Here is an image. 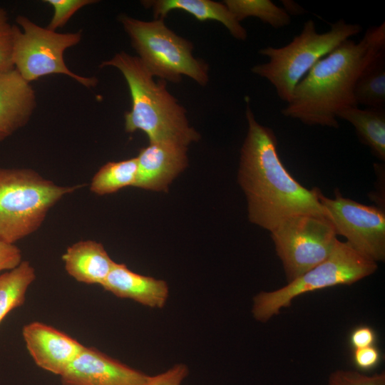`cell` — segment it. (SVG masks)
<instances>
[{"label": "cell", "mask_w": 385, "mask_h": 385, "mask_svg": "<svg viewBox=\"0 0 385 385\" xmlns=\"http://www.w3.org/2000/svg\"><path fill=\"white\" fill-rule=\"evenodd\" d=\"M245 115L248 130L238 182L247 197L250 221L270 232L293 215H326L318 198L319 189L306 188L288 172L279 156L274 132L258 123L248 103Z\"/></svg>", "instance_id": "1"}, {"label": "cell", "mask_w": 385, "mask_h": 385, "mask_svg": "<svg viewBox=\"0 0 385 385\" xmlns=\"http://www.w3.org/2000/svg\"><path fill=\"white\" fill-rule=\"evenodd\" d=\"M385 56V23L369 28L359 41L347 39L319 60L295 87L282 110L307 125L338 128L337 114L358 106L355 84L374 62Z\"/></svg>", "instance_id": "2"}, {"label": "cell", "mask_w": 385, "mask_h": 385, "mask_svg": "<svg viewBox=\"0 0 385 385\" xmlns=\"http://www.w3.org/2000/svg\"><path fill=\"white\" fill-rule=\"evenodd\" d=\"M105 66L117 68L129 88L132 107L125 113L126 132L142 130L150 143L188 147L199 140V133L189 125L185 110L167 90L166 81H155L138 56L120 52L100 65Z\"/></svg>", "instance_id": "3"}, {"label": "cell", "mask_w": 385, "mask_h": 385, "mask_svg": "<svg viewBox=\"0 0 385 385\" xmlns=\"http://www.w3.org/2000/svg\"><path fill=\"white\" fill-rule=\"evenodd\" d=\"M361 30V25L341 19L327 31L318 33L315 22L309 19L304 24L300 34L287 45L261 48L259 53L269 61L254 66L252 72L267 80L278 97L288 103L295 87L319 60Z\"/></svg>", "instance_id": "4"}, {"label": "cell", "mask_w": 385, "mask_h": 385, "mask_svg": "<svg viewBox=\"0 0 385 385\" xmlns=\"http://www.w3.org/2000/svg\"><path fill=\"white\" fill-rule=\"evenodd\" d=\"M81 185L62 186L29 168H0V240L16 242L36 231L47 213Z\"/></svg>", "instance_id": "5"}, {"label": "cell", "mask_w": 385, "mask_h": 385, "mask_svg": "<svg viewBox=\"0 0 385 385\" xmlns=\"http://www.w3.org/2000/svg\"><path fill=\"white\" fill-rule=\"evenodd\" d=\"M119 21L138 57L153 76L178 83L184 75L202 86L207 83V65L192 56V43L169 29L163 19L145 21L122 14Z\"/></svg>", "instance_id": "6"}, {"label": "cell", "mask_w": 385, "mask_h": 385, "mask_svg": "<svg viewBox=\"0 0 385 385\" xmlns=\"http://www.w3.org/2000/svg\"><path fill=\"white\" fill-rule=\"evenodd\" d=\"M377 263L338 240L329 256L287 285L271 292H261L253 298L252 313L266 322L290 306L297 297L337 285H349L376 272Z\"/></svg>", "instance_id": "7"}, {"label": "cell", "mask_w": 385, "mask_h": 385, "mask_svg": "<svg viewBox=\"0 0 385 385\" xmlns=\"http://www.w3.org/2000/svg\"><path fill=\"white\" fill-rule=\"evenodd\" d=\"M13 61L14 68L29 83L50 74H63L87 88L94 87L95 77H84L73 73L65 63V51L81 40V31L61 34L43 28L28 17L19 15Z\"/></svg>", "instance_id": "8"}, {"label": "cell", "mask_w": 385, "mask_h": 385, "mask_svg": "<svg viewBox=\"0 0 385 385\" xmlns=\"http://www.w3.org/2000/svg\"><path fill=\"white\" fill-rule=\"evenodd\" d=\"M270 233L287 282L324 261L338 241L329 219L316 214L291 216Z\"/></svg>", "instance_id": "9"}, {"label": "cell", "mask_w": 385, "mask_h": 385, "mask_svg": "<svg viewBox=\"0 0 385 385\" xmlns=\"http://www.w3.org/2000/svg\"><path fill=\"white\" fill-rule=\"evenodd\" d=\"M318 198L337 235L344 236L356 251L374 262L384 261V208L344 197L338 189L334 198L319 190Z\"/></svg>", "instance_id": "10"}, {"label": "cell", "mask_w": 385, "mask_h": 385, "mask_svg": "<svg viewBox=\"0 0 385 385\" xmlns=\"http://www.w3.org/2000/svg\"><path fill=\"white\" fill-rule=\"evenodd\" d=\"M148 376L95 347L86 346L60 376L61 385H144Z\"/></svg>", "instance_id": "11"}, {"label": "cell", "mask_w": 385, "mask_h": 385, "mask_svg": "<svg viewBox=\"0 0 385 385\" xmlns=\"http://www.w3.org/2000/svg\"><path fill=\"white\" fill-rule=\"evenodd\" d=\"M22 335L35 364L58 376L67 369L85 346L67 334L40 322L24 325Z\"/></svg>", "instance_id": "12"}, {"label": "cell", "mask_w": 385, "mask_h": 385, "mask_svg": "<svg viewBox=\"0 0 385 385\" xmlns=\"http://www.w3.org/2000/svg\"><path fill=\"white\" fill-rule=\"evenodd\" d=\"M187 147L169 143H150L137 159L133 187L165 191L169 184L188 165Z\"/></svg>", "instance_id": "13"}, {"label": "cell", "mask_w": 385, "mask_h": 385, "mask_svg": "<svg viewBox=\"0 0 385 385\" xmlns=\"http://www.w3.org/2000/svg\"><path fill=\"white\" fill-rule=\"evenodd\" d=\"M36 106L34 90L16 68L0 73V142L25 125Z\"/></svg>", "instance_id": "14"}, {"label": "cell", "mask_w": 385, "mask_h": 385, "mask_svg": "<svg viewBox=\"0 0 385 385\" xmlns=\"http://www.w3.org/2000/svg\"><path fill=\"white\" fill-rule=\"evenodd\" d=\"M101 287L117 297L130 299L150 308H163L169 295L165 281L140 274L115 262Z\"/></svg>", "instance_id": "15"}, {"label": "cell", "mask_w": 385, "mask_h": 385, "mask_svg": "<svg viewBox=\"0 0 385 385\" xmlns=\"http://www.w3.org/2000/svg\"><path fill=\"white\" fill-rule=\"evenodd\" d=\"M62 260L67 273L77 282L100 286L115 263L101 242L90 240L68 247Z\"/></svg>", "instance_id": "16"}, {"label": "cell", "mask_w": 385, "mask_h": 385, "mask_svg": "<svg viewBox=\"0 0 385 385\" xmlns=\"http://www.w3.org/2000/svg\"><path fill=\"white\" fill-rule=\"evenodd\" d=\"M146 8L152 9L156 19H162L172 10H182L199 21H216L222 24L235 38L245 41L246 29L235 18L224 3L211 0H153L145 1Z\"/></svg>", "instance_id": "17"}, {"label": "cell", "mask_w": 385, "mask_h": 385, "mask_svg": "<svg viewBox=\"0 0 385 385\" xmlns=\"http://www.w3.org/2000/svg\"><path fill=\"white\" fill-rule=\"evenodd\" d=\"M337 118L351 123L359 140L369 148L372 154L385 160V110L349 107L340 111Z\"/></svg>", "instance_id": "18"}, {"label": "cell", "mask_w": 385, "mask_h": 385, "mask_svg": "<svg viewBox=\"0 0 385 385\" xmlns=\"http://www.w3.org/2000/svg\"><path fill=\"white\" fill-rule=\"evenodd\" d=\"M35 279V270L29 261H22L0 275V324L9 312L24 304L27 290Z\"/></svg>", "instance_id": "19"}, {"label": "cell", "mask_w": 385, "mask_h": 385, "mask_svg": "<svg viewBox=\"0 0 385 385\" xmlns=\"http://www.w3.org/2000/svg\"><path fill=\"white\" fill-rule=\"evenodd\" d=\"M135 158L104 164L93 175L90 190L98 195L111 194L119 190L133 187L137 175Z\"/></svg>", "instance_id": "20"}, {"label": "cell", "mask_w": 385, "mask_h": 385, "mask_svg": "<svg viewBox=\"0 0 385 385\" xmlns=\"http://www.w3.org/2000/svg\"><path fill=\"white\" fill-rule=\"evenodd\" d=\"M240 23L247 17H256L274 29L287 26L290 16L270 0H225L223 1Z\"/></svg>", "instance_id": "21"}, {"label": "cell", "mask_w": 385, "mask_h": 385, "mask_svg": "<svg viewBox=\"0 0 385 385\" xmlns=\"http://www.w3.org/2000/svg\"><path fill=\"white\" fill-rule=\"evenodd\" d=\"M385 56L374 62L357 80L354 96L357 104L371 108H384Z\"/></svg>", "instance_id": "22"}, {"label": "cell", "mask_w": 385, "mask_h": 385, "mask_svg": "<svg viewBox=\"0 0 385 385\" xmlns=\"http://www.w3.org/2000/svg\"><path fill=\"white\" fill-rule=\"evenodd\" d=\"M16 25L9 22L6 11L0 7V73L13 70V53Z\"/></svg>", "instance_id": "23"}, {"label": "cell", "mask_w": 385, "mask_h": 385, "mask_svg": "<svg viewBox=\"0 0 385 385\" xmlns=\"http://www.w3.org/2000/svg\"><path fill=\"white\" fill-rule=\"evenodd\" d=\"M53 9V16L46 26L49 30L54 31L63 27L79 9L85 6L96 2L93 0H46Z\"/></svg>", "instance_id": "24"}, {"label": "cell", "mask_w": 385, "mask_h": 385, "mask_svg": "<svg viewBox=\"0 0 385 385\" xmlns=\"http://www.w3.org/2000/svg\"><path fill=\"white\" fill-rule=\"evenodd\" d=\"M327 385H385V373L366 375L353 370H336L329 376Z\"/></svg>", "instance_id": "25"}, {"label": "cell", "mask_w": 385, "mask_h": 385, "mask_svg": "<svg viewBox=\"0 0 385 385\" xmlns=\"http://www.w3.org/2000/svg\"><path fill=\"white\" fill-rule=\"evenodd\" d=\"M189 373L187 365L178 364L155 376H149L144 385H181Z\"/></svg>", "instance_id": "26"}, {"label": "cell", "mask_w": 385, "mask_h": 385, "mask_svg": "<svg viewBox=\"0 0 385 385\" xmlns=\"http://www.w3.org/2000/svg\"><path fill=\"white\" fill-rule=\"evenodd\" d=\"M22 262L21 250L14 244L0 240V272L11 270Z\"/></svg>", "instance_id": "27"}, {"label": "cell", "mask_w": 385, "mask_h": 385, "mask_svg": "<svg viewBox=\"0 0 385 385\" xmlns=\"http://www.w3.org/2000/svg\"><path fill=\"white\" fill-rule=\"evenodd\" d=\"M354 362L361 370H370L375 368L380 360V354L374 346L354 349Z\"/></svg>", "instance_id": "28"}, {"label": "cell", "mask_w": 385, "mask_h": 385, "mask_svg": "<svg viewBox=\"0 0 385 385\" xmlns=\"http://www.w3.org/2000/svg\"><path fill=\"white\" fill-rule=\"evenodd\" d=\"M376 336L374 330L366 326L359 327L351 334L350 342L354 349L374 346Z\"/></svg>", "instance_id": "29"}, {"label": "cell", "mask_w": 385, "mask_h": 385, "mask_svg": "<svg viewBox=\"0 0 385 385\" xmlns=\"http://www.w3.org/2000/svg\"><path fill=\"white\" fill-rule=\"evenodd\" d=\"M284 11L290 15H302L306 11L301 7L298 4L293 1H282Z\"/></svg>", "instance_id": "30"}]
</instances>
